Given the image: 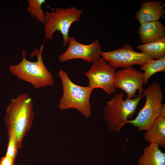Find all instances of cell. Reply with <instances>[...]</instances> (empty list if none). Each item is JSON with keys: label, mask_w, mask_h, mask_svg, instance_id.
<instances>
[{"label": "cell", "mask_w": 165, "mask_h": 165, "mask_svg": "<svg viewBox=\"0 0 165 165\" xmlns=\"http://www.w3.org/2000/svg\"><path fill=\"white\" fill-rule=\"evenodd\" d=\"M33 105L31 97L24 93L12 98L6 109L4 120L7 129L14 134L19 149L22 148L23 139L33 124Z\"/></svg>", "instance_id": "cell-1"}, {"label": "cell", "mask_w": 165, "mask_h": 165, "mask_svg": "<svg viewBox=\"0 0 165 165\" xmlns=\"http://www.w3.org/2000/svg\"><path fill=\"white\" fill-rule=\"evenodd\" d=\"M44 44V42L39 49L36 48L30 55L32 57L36 56V61L27 60V53L23 50L21 61L18 64L11 65L9 67L12 74L19 79L30 83L36 89L52 86L55 82L53 76L47 69L43 61Z\"/></svg>", "instance_id": "cell-2"}, {"label": "cell", "mask_w": 165, "mask_h": 165, "mask_svg": "<svg viewBox=\"0 0 165 165\" xmlns=\"http://www.w3.org/2000/svg\"><path fill=\"white\" fill-rule=\"evenodd\" d=\"M160 86V83L155 82L144 90L143 94L145 99L144 106L134 119L127 120L124 125L130 123L137 127L138 132L147 131L158 117L165 116V104L162 103L164 96Z\"/></svg>", "instance_id": "cell-3"}, {"label": "cell", "mask_w": 165, "mask_h": 165, "mask_svg": "<svg viewBox=\"0 0 165 165\" xmlns=\"http://www.w3.org/2000/svg\"><path fill=\"white\" fill-rule=\"evenodd\" d=\"M62 83L63 94L60 99L59 108L66 110L70 108L77 109L86 118L91 115L90 97L93 90L88 86H81L73 83L67 72L60 69L58 73Z\"/></svg>", "instance_id": "cell-4"}, {"label": "cell", "mask_w": 165, "mask_h": 165, "mask_svg": "<svg viewBox=\"0 0 165 165\" xmlns=\"http://www.w3.org/2000/svg\"><path fill=\"white\" fill-rule=\"evenodd\" d=\"M143 94L136 98L123 99V94L120 93L107 101L104 109V119L108 129L119 132L124 123L134 114Z\"/></svg>", "instance_id": "cell-5"}, {"label": "cell", "mask_w": 165, "mask_h": 165, "mask_svg": "<svg viewBox=\"0 0 165 165\" xmlns=\"http://www.w3.org/2000/svg\"><path fill=\"white\" fill-rule=\"evenodd\" d=\"M83 12V10L73 6L67 8L58 7L50 12L46 11L45 13L44 24L45 38L52 39L55 32L59 31L63 36V45L66 46L70 38L69 32L71 26L80 20Z\"/></svg>", "instance_id": "cell-6"}, {"label": "cell", "mask_w": 165, "mask_h": 165, "mask_svg": "<svg viewBox=\"0 0 165 165\" xmlns=\"http://www.w3.org/2000/svg\"><path fill=\"white\" fill-rule=\"evenodd\" d=\"M116 73L115 68L101 57L83 74L89 79V87L93 90L101 88L107 94L111 95L116 92L113 86Z\"/></svg>", "instance_id": "cell-7"}, {"label": "cell", "mask_w": 165, "mask_h": 165, "mask_svg": "<svg viewBox=\"0 0 165 165\" xmlns=\"http://www.w3.org/2000/svg\"><path fill=\"white\" fill-rule=\"evenodd\" d=\"M101 57L115 68H125L133 65L141 66L148 60L154 59L153 57L147 53L134 51L128 43L112 51H102Z\"/></svg>", "instance_id": "cell-8"}, {"label": "cell", "mask_w": 165, "mask_h": 165, "mask_svg": "<svg viewBox=\"0 0 165 165\" xmlns=\"http://www.w3.org/2000/svg\"><path fill=\"white\" fill-rule=\"evenodd\" d=\"M68 43L67 49L59 56L58 60L61 62L81 59L93 63L101 57V46L97 39L94 40L90 44L84 45L77 41L73 37L71 36Z\"/></svg>", "instance_id": "cell-9"}, {"label": "cell", "mask_w": 165, "mask_h": 165, "mask_svg": "<svg viewBox=\"0 0 165 165\" xmlns=\"http://www.w3.org/2000/svg\"><path fill=\"white\" fill-rule=\"evenodd\" d=\"M144 82L143 73L130 67L123 68L116 72L113 81L114 88H119L124 91L127 98H136V92L139 95L143 93L142 86Z\"/></svg>", "instance_id": "cell-10"}, {"label": "cell", "mask_w": 165, "mask_h": 165, "mask_svg": "<svg viewBox=\"0 0 165 165\" xmlns=\"http://www.w3.org/2000/svg\"><path fill=\"white\" fill-rule=\"evenodd\" d=\"M164 6L156 1H148L142 4L135 15V18L141 24L158 20L165 15Z\"/></svg>", "instance_id": "cell-11"}, {"label": "cell", "mask_w": 165, "mask_h": 165, "mask_svg": "<svg viewBox=\"0 0 165 165\" xmlns=\"http://www.w3.org/2000/svg\"><path fill=\"white\" fill-rule=\"evenodd\" d=\"M138 33L143 44L149 43L165 37V27L159 20L142 23Z\"/></svg>", "instance_id": "cell-12"}, {"label": "cell", "mask_w": 165, "mask_h": 165, "mask_svg": "<svg viewBox=\"0 0 165 165\" xmlns=\"http://www.w3.org/2000/svg\"><path fill=\"white\" fill-rule=\"evenodd\" d=\"M156 143H151L145 147L143 154L139 158L138 165H165V153Z\"/></svg>", "instance_id": "cell-13"}, {"label": "cell", "mask_w": 165, "mask_h": 165, "mask_svg": "<svg viewBox=\"0 0 165 165\" xmlns=\"http://www.w3.org/2000/svg\"><path fill=\"white\" fill-rule=\"evenodd\" d=\"M144 138L148 143H156L165 147V116L155 119L151 128L144 134Z\"/></svg>", "instance_id": "cell-14"}, {"label": "cell", "mask_w": 165, "mask_h": 165, "mask_svg": "<svg viewBox=\"0 0 165 165\" xmlns=\"http://www.w3.org/2000/svg\"><path fill=\"white\" fill-rule=\"evenodd\" d=\"M137 48L158 59L165 57V37L149 43L138 45Z\"/></svg>", "instance_id": "cell-15"}, {"label": "cell", "mask_w": 165, "mask_h": 165, "mask_svg": "<svg viewBox=\"0 0 165 165\" xmlns=\"http://www.w3.org/2000/svg\"><path fill=\"white\" fill-rule=\"evenodd\" d=\"M140 69L143 73V84H146L149 79L155 73L165 72V57L158 59H151L141 66Z\"/></svg>", "instance_id": "cell-16"}, {"label": "cell", "mask_w": 165, "mask_h": 165, "mask_svg": "<svg viewBox=\"0 0 165 165\" xmlns=\"http://www.w3.org/2000/svg\"><path fill=\"white\" fill-rule=\"evenodd\" d=\"M45 0H28L27 12L33 18H35L39 22L44 25L45 23V13L42 9V5Z\"/></svg>", "instance_id": "cell-17"}, {"label": "cell", "mask_w": 165, "mask_h": 165, "mask_svg": "<svg viewBox=\"0 0 165 165\" xmlns=\"http://www.w3.org/2000/svg\"><path fill=\"white\" fill-rule=\"evenodd\" d=\"M8 132V143L6 155L15 160L19 149L14 134L13 132L9 131Z\"/></svg>", "instance_id": "cell-18"}, {"label": "cell", "mask_w": 165, "mask_h": 165, "mask_svg": "<svg viewBox=\"0 0 165 165\" xmlns=\"http://www.w3.org/2000/svg\"><path fill=\"white\" fill-rule=\"evenodd\" d=\"M14 160L13 158L6 155L0 160V165H16Z\"/></svg>", "instance_id": "cell-19"}]
</instances>
